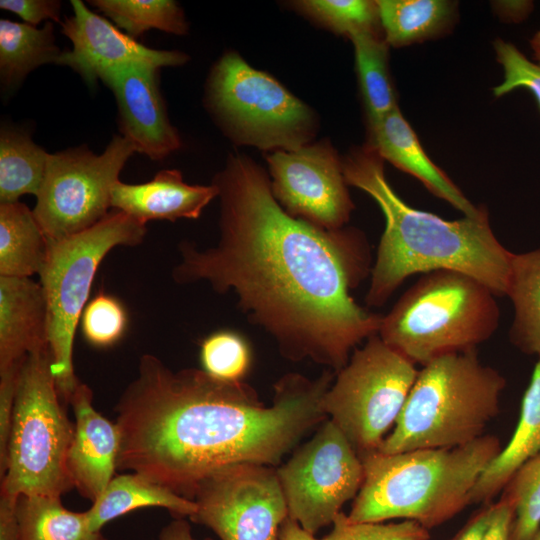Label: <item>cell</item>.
Here are the masks:
<instances>
[{"label":"cell","mask_w":540,"mask_h":540,"mask_svg":"<svg viewBox=\"0 0 540 540\" xmlns=\"http://www.w3.org/2000/svg\"><path fill=\"white\" fill-rule=\"evenodd\" d=\"M212 184L220 198L219 241L205 250L181 243L173 280L232 291L284 358L310 359L336 374L358 344L378 334L382 318L351 295L371 273L365 235L288 214L264 169L245 154H230Z\"/></svg>","instance_id":"obj_1"},{"label":"cell","mask_w":540,"mask_h":540,"mask_svg":"<svg viewBox=\"0 0 540 540\" xmlns=\"http://www.w3.org/2000/svg\"><path fill=\"white\" fill-rule=\"evenodd\" d=\"M334 375L329 369L316 379L288 373L274 384L272 405L266 406L242 380H220L196 368L172 371L144 354L115 406L116 470L193 500L198 483L225 466H279L328 419L322 400Z\"/></svg>","instance_id":"obj_2"},{"label":"cell","mask_w":540,"mask_h":540,"mask_svg":"<svg viewBox=\"0 0 540 540\" xmlns=\"http://www.w3.org/2000/svg\"><path fill=\"white\" fill-rule=\"evenodd\" d=\"M384 163L366 144L342 158L348 186L367 193L385 219L367 305H384L413 274L442 269L468 274L497 297L506 296L513 253L495 236L486 206L480 205L476 215L456 220L413 208L389 184Z\"/></svg>","instance_id":"obj_3"},{"label":"cell","mask_w":540,"mask_h":540,"mask_svg":"<svg viewBox=\"0 0 540 540\" xmlns=\"http://www.w3.org/2000/svg\"><path fill=\"white\" fill-rule=\"evenodd\" d=\"M502 448L497 436L484 434L454 448L367 454L361 458L364 481L348 518L412 520L430 531L471 505L476 482Z\"/></svg>","instance_id":"obj_4"},{"label":"cell","mask_w":540,"mask_h":540,"mask_svg":"<svg viewBox=\"0 0 540 540\" xmlns=\"http://www.w3.org/2000/svg\"><path fill=\"white\" fill-rule=\"evenodd\" d=\"M505 377L477 350L441 356L419 369L406 403L379 452L454 448L484 435L499 414Z\"/></svg>","instance_id":"obj_5"},{"label":"cell","mask_w":540,"mask_h":540,"mask_svg":"<svg viewBox=\"0 0 540 540\" xmlns=\"http://www.w3.org/2000/svg\"><path fill=\"white\" fill-rule=\"evenodd\" d=\"M496 297L468 274L428 272L382 316L378 335L421 366L444 355L477 350L499 326Z\"/></svg>","instance_id":"obj_6"},{"label":"cell","mask_w":540,"mask_h":540,"mask_svg":"<svg viewBox=\"0 0 540 540\" xmlns=\"http://www.w3.org/2000/svg\"><path fill=\"white\" fill-rule=\"evenodd\" d=\"M49 347L24 359L17 378L1 494L61 497L74 487L67 458L74 425L51 370Z\"/></svg>","instance_id":"obj_7"},{"label":"cell","mask_w":540,"mask_h":540,"mask_svg":"<svg viewBox=\"0 0 540 540\" xmlns=\"http://www.w3.org/2000/svg\"><path fill=\"white\" fill-rule=\"evenodd\" d=\"M146 232V224L114 210L85 231L48 242L39 276L47 303L51 370L66 401L79 382L73 369V341L96 271L113 248L140 245Z\"/></svg>","instance_id":"obj_8"},{"label":"cell","mask_w":540,"mask_h":540,"mask_svg":"<svg viewBox=\"0 0 540 540\" xmlns=\"http://www.w3.org/2000/svg\"><path fill=\"white\" fill-rule=\"evenodd\" d=\"M208 101L239 144L291 151L311 143L317 132V118L308 106L235 52L224 54L212 69Z\"/></svg>","instance_id":"obj_9"},{"label":"cell","mask_w":540,"mask_h":540,"mask_svg":"<svg viewBox=\"0 0 540 540\" xmlns=\"http://www.w3.org/2000/svg\"><path fill=\"white\" fill-rule=\"evenodd\" d=\"M419 369L378 334L353 350L335 375L322 408L360 458L379 450L394 427Z\"/></svg>","instance_id":"obj_10"},{"label":"cell","mask_w":540,"mask_h":540,"mask_svg":"<svg viewBox=\"0 0 540 540\" xmlns=\"http://www.w3.org/2000/svg\"><path fill=\"white\" fill-rule=\"evenodd\" d=\"M134 152L116 135L100 155L84 146L49 154L33 209L48 242L85 231L109 214L112 187Z\"/></svg>","instance_id":"obj_11"},{"label":"cell","mask_w":540,"mask_h":540,"mask_svg":"<svg viewBox=\"0 0 540 540\" xmlns=\"http://www.w3.org/2000/svg\"><path fill=\"white\" fill-rule=\"evenodd\" d=\"M276 468L288 513L311 534L331 524L364 481L361 458L329 418Z\"/></svg>","instance_id":"obj_12"},{"label":"cell","mask_w":540,"mask_h":540,"mask_svg":"<svg viewBox=\"0 0 540 540\" xmlns=\"http://www.w3.org/2000/svg\"><path fill=\"white\" fill-rule=\"evenodd\" d=\"M192 522L209 527L221 540H279L289 516L276 468L237 463L202 479L194 492Z\"/></svg>","instance_id":"obj_13"},{"label":"cell","mask_w":540,"mask_h":540,"mask_svg":"<svg viewBox=\"0 0 540 540\" xmlns=\"http://www.w3.org/2000/svg\"><path fill=\"white\" fill-rule=\"evenodd\" d=\"M271 189L283 209L327 231L345 227L355 208L342 158L328 141L266 156Z\"/></svg>","instance_id":"obj_14"},{"label":"cell","mask_w":540,"mask_h":540,"mask_svg":"<svg viewBox=\"0 0 540 540\" xmlns=\"http://www.w3.org/2000/svg\"><path fill=\"white\" fill-rule=\"evenodd\" d=\"M73 15L63 23V34L73 48L61 52L56 64L77 72L88 85L96 84L102 72L127 64L143 63L157 68L182 65L188 56L180 51L146 47L122 33L80 0H72Z\"/></svg>","instance_id":"obj_15"},{"label":"cell","mask_w":540,"mask_h":540,"mask_svg":"<svg viewBox=\"0 0 540 540\" xmlns=\"http://www.w3.org/2000/svg\"><path fill=\"white\" fill-rule=\"evenodd\" d=\"M158 69L133 63L108 69L99 76L116 98L122 136L136 152L153 160L162 159L181 146L158 88Z\"/></svg>","instance_id":"obj_16"},{"label":"cell","mask_w":540,"mask_h":540,"mask_svg":"<svg viewBox=\"0 0 540 540\" xmlns=\"http://www.w3.org/2000/svg\"><path fill=\"white\" fill-rule=\"evenodd\" d=\"M92 390L80 381L68 402L74 415V435L67 468L81 496L94 502L114 477L120 447V433L92 404Z\"/></svg>","instance_id":"obj_17"},{"label":"cell","mask_w":540,"mask_h":540,"mask_svg":"<svg viewBox=\"0 0 540 540\" xmlns=\"http://www.w3.org/2000/svg\"><path fill=\"white\" fill-rule=\"evenodd\" d=\"M365 144L384 161L419 180L430 193L461 211L464 216L478 213L480 206H475L429 158L399 107L382 119L367 124Z\"/></svg>","instance_id":"obj_18"},{"label":"cell","mask_w":540,"mask_h":540,"mask_svg":"<svg viewBox=\"0 0 540 540\" xmlns=\"http://www.w3.org/2000/svg\"><path fill=\"white\" fill-rule=\"evenodd\" d=\"M47 347V303L41 284L0 276V373Z\"/></svg>","instance_id":"obj_19"},{"label":"cell","mask_w":540,"mask_h":540,"mask_svg":"<svg viewBox=\"0 0 540 540\" xmlns=\"http://www.w3.org/2000/svg\"><path fill=\"white\" fill-rule=\"evenodd\" d=\"M218 196L214 184L190 185L175 169L158 172L142 184L117 181L111 190V207L127 213L143 224L150 220L197 219Z\"/></svg>","instance_id":"obj_20"},{"label":"cell","mask_w":540,"mask_h":540,"mask_svg":"<svg viewBox=\"0 0 540 540\" xmlns=\"http://www.w3.org/2000/svg\"><path fill=\"white\" fill-rule=\"evenodd\" d=\"M540 451V358L534 365L509 442L487 466L471 492L472 504H489L501 493L515 470Z\"/></svg>","instance_id":"obj_21"},{"label":"cell","mask_w":540,"mask_h":540,"mask_svg":"<svg viewBox=\"0 0 540 540\" xmlns=\"http://www.w3.org/2000/svg\"><path fill=\"white\" fill-rule=\"evenodd\" d=\"M85 511L89 527L100 532L114 518L142 507H162L176 516H192L197 505L193 500L156 484L138 473L119 474L112 478L102 494Z\"/></svg>","instance_id":"obj_22"},{"label":"cell","mask_w":540,"mask_h":540,"mask_svg":"<svg viewBox=\"0 0 540 540\" xmlns=\"http://www.w3.org/2000/svg\"><path fill=\"white\" fill-rule=\"evenodd\" d=\"M382 33L395 48L446 35L458 16L457 2L449 0H377Z\"/></svg>","instance_id":"obj_23"},{"label":"cell","mask_w":540,"mask_h":540,"mask_svg":"<svg viewBox=\"0 0 540 540\" xmlns=\"http://www.w3.org/2000/svg\"><path fill=\"white\" fill-rule=\"evenodd\" d=\"M48 240L33 210L19 201L0 204V276L30 278L40 274Z\"/></svg>","instance_id":"obj_24"},{"label":"cell","mask_w":540,"mask_h":540,"mask_svg":"<svg viewBox=\"0 0 540 540\" xmlns=\"http://www.w3.org/2000/svg\"><path fill=\"white\" fill-rule=\"evenodd\" d=\"M514 308L510 342L540 358V247L512 254L507 295Z\"/></svg>","instance_id":"obj_25"},{"label":"cell","mask_w":540,"mask_h":540,"mask_svg":"<svg viewBox=\"0 0 540 540\" xmlns=\"http://www.w3.org/2000/svg\"><path fill=\"white\" fill-rule=\"evenodd\" d=\"M53 24L41 29L8 19L0 20V75L6 88L21 83L28 73L46 63H56L60 50Z\"/></svg>","instance_id":"obj_26"},{"label":"cell","mask_w":540,"mask_h":540,"mask_svg":"<svg viewBox=\"0 0 540 540\" xmlns=\"http://www.w3.org/2000/svg\"><path fill=\"white\" fill-rule=\"evenodd\" d=\"M348 38L354 48L367 124L373 123L399 107L389 71V45L382 32H357Z\"/></svg>","instance_id":"obj_27"},{"label":"cell","mask_w":540,"mask_h":540,"mask_svg":"<svg viewBox=\"0 0 540 540\" xmlns=\"http://www.w3.org/2000/svg\"><path fill=\"white\" fill-rule=\"evenodd\" d=\"M15 512L20 540H107L89 527L85 512L67 510L60 497L21 495Z\"/></svg>","instance_id":"obj_28"},{"label":"cell","mask_w":540,"mask_h":540,"mask_svg":"<svg viewBox=\"0 0 540 540\" xmlns=\"http://www.w3.org/2000/svg\"><path fill=\"white\" fill-rule=\"evenodd\" d=\"M49 154L28 134L2 128L0 136V200L16 202L24 194L37 196Z\"/></svg>","instance_id":"obj_29"},{"label":"cell","mask_w":540,"mask_h":540,"mask_svg":"<svg viewBox=\"0 0 540 540\" xmlns=\"http://www.w3.org/2000/svg\"><path fill=\"white\" fill-rule=\"evenodd\" d=\"M89 3L133 38L150 29L176 35H184L188 30L182 9L171 0H94Z\"/></svg>","instance_id":"obj_30"},{"label":"cell","mask_w":540,"mask_h":540,"mask_svg":"<svg viewBox=\"0 0 540 540\" xmlns=\"http://www.w3.org/2000/svg\"><path fill=\"white\" fill-rule=\"evenodd\" d=\"M500 494L514 509L510 540H532L540 529V451L515 470Z\"/></svg>","instance_id":"obj_31"},{"label":"cell","mask_w":540,"mask_h":540,"mask_svg":"<svg viewBox=\"0 0 540 540\" xmlns=\"http://www.w3.org/2000/svg\"><path fill=\"white\" fill-rule=\"evenodd\" d=\"M295 5L309 17L347 37L357 32H382L376 1L303 0Z\"/></svg>","instance_id":"obj_32"},{"label":"cell","mask_w":540,"mask_h":540,"mask_svg":"<svg viewBox=\"0 0 540 540\" xmlns=\"http://www.w3.org/2000/svg\"><path fill=\"white\" fill-rule=\"evenodd\" d=\"M201 363L209 375L225 381H241L251 365L247 341L230 330L214 332L201 344Z\"/></svg>","instance_id":"obj_33"},{"label":"cell","mask_w":540,"mask_h":540,"mask_svg":"<svg viewBox=\"0 0 540 540\" xmlns=\"http://www.w3.org/2000/svg\"><path fill=\"white\" fill-rule=\"evenodd\" d=\"M80 320L83 336L96 347L113 345L127 327V313L122 303L102 292L86 304Z\"/></svg>","instance_id":"obj_34"},{"label":"cell","mask_w":540,"mask_h":540,"mask_svg":"<svg viewBox=\"0 0 540 540\" xmlns=\"http://www.w3.org/2000/svg\"><path fill=\"white\" fill-rule=\"evenodd\" d=\"M321 540H430V531L412 520L395 523L353 522L339 512Z\"/></svg>","instance_id":"obj_35"},{"label":"cell","mask_w":540,"mask_h":540,"mask_svg":"<svg viewBox=\"0 0 540 540\" xmlns=\"http://www.w3.org/2000/svg\"><path fill=\"white\" fill-rule=\"evenodd\" d=\"M496 61L503 69V81L493 88L495 97L516 89L528 90L540 108V63L528 59L513 43L501 38L493 42Z\"/></svg>","instance_id":"obj_36"},{"label":"cell","mask_w":540,"mask_h":540,"mask_svg":"<svg viewBox=\"0 0 540 540\" xmlns=\"http://www.w3.org/2000/svg\"><path fill=\"white\" fill-rule=\"evenodd\" d=\"M22 365V364H21ZM20 366L0 373V476L7 468L8 443L10 437L14 397Z\"/></svg>","instance_id":"obj_37"},{"label":"cell","mask_w":540,"mask_h":540,"mask_svg":"<svg viewBox=\"0 0 540 540\" xmlns=\"http://www.w3.org/2000/svg\"><path fill=\"white\" fill-rule=\"evenodd\" d=\"M0 7L32 26L43 20L60 21L61 3L55 0H1Z\"/></svg>","instance_id":"obj_38"},{"label":"cell","mask_w":540,"mask_h":540,"mask_svg":"<svg viewBox=\"0 0 540 540\" xmlns=\"http://www.w3.org/2000/svg\"><path fill=\"white\" fill-rule=\"evenodd\" d=\"M513 520V507L499 498L493 505L490 523L481 540H510Z\"/></svg>","instance_id":"obj_39"},{"label":"cell","mask_w":540,"mask_h":540,"mask_svg":"<svg viewBox=\"0 0 540 540\" xmlns=\"http://www.w3.org/2000/svg\"><path fill=\"white\" fill-rule=\"evenodd\" d=\"M491 7L500 21L518 24L529 18L535 4L531 0H500L492 1Z\"/></svg>","instance_id":"obj_40"},{"label":"cell","mask_w":540,"mask_h":540,"mask_svg":"<svg viewBox=\"0 0 540 540\" xmlns=\"http://www.w3.org/2000/svg\"><path fill=\"white\" fill-rule=\"evenodd\" d=\"M493 505V502L483 505L449 540H481L490 523Z\"/></svg>","instance_id":"obj_41"},{"label":"cell","mask_w":540,"mask_h":540,"mask_svg":"<svg viewBox=\"0 0 540 540\" xmlns=\"http://www.w3.org/2000/svg\"><path fill=\"white\" fill-rule=\"evenodd\" d=\"M16 501L1 494L0 501V540H20L16 518Z\"/></svg>","instance_id":"obj_42"},{"label":"cell","mask_w":540,"mask_h":540,"mask_svg":"<svg viewBox=\"0 0 540 540\" xmlns=\"http://www.w3.org/2000/svg\"><path fill=\"white\" fill-rule=\"evenodd\" d=\"M160 540H195L191 534V527L184 519H176L165 526L160 535ZM204 540H212L205 538Z\"/></svg>","instance_id":"obj_43"},{"label":"cell","mask_w":540,"mask_h":540,"mask_svg":"<svg viewBox=\"0 0 540 540\" xmlns=\"http://www.w3.org/2000/svg\"><path fill=\"white\" fill-rule=\"evenodd\" d=\"M279 540H318L314 534L303 529L300 524L288 516L281 525Z\"/></svg>","instance_id":"obj_44"},{"label":"cell","mask_w":540,"mask_h":540,"mask_svg":"<svg viewBox=\"0 0 540 540\" xmlns=\"http://www.w3.org/2000/svg\"><path fill=\"white\" fill-rule=\"evenodd\" d=\"M532 50L533 60L540 62V29H538L529 40Z\"/></svg>","instance_id":"obj_45"},{"label":"cell","mask_w":540,"mask_h":540,"mask_svg":"<svg viewBox=\"0 0 540 540\" xmlns=\"http://www.w3.org/2000/svg\"><path fill=\"white\" fill-rule=\"evenodd\" d=\"M532 540H540V529L539 531L536 533V535L534 536V538Z\"/></svg>","instance_id":"obj_46"},{"label":"cell","mask_w":540,"mask_h":540,"mask_svg":"<svg viewBox=\"0 0 540 540\" xmlns=\"http://www.w3.org/2000/svg\"><path fill=\"white\" fill-rule=\"evenodd\" d=\"M538 63H540V62H538Z\"/></svg>","instance_id":"obj_47"}]
</instances>
